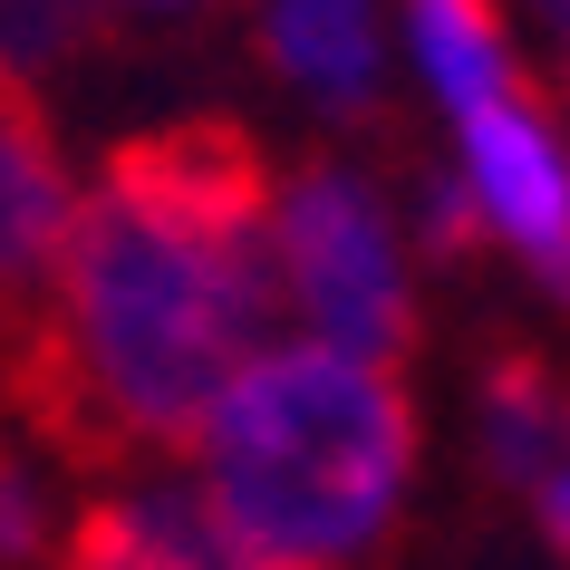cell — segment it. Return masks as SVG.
<instances>
[{
	"instance_id": "obj_10",
	"label": "cell",
	"mask_w": 570,
	"mask_h": 570,
	"mask_svg": "<svg viewBox=\"0 0 570 570\" xmlns=\"http://www.w3.org/2000/svg\"><path fill=\"white\" fill-rule=\"evenodd\" d=\"M88 10L97 0H0V68H49L88 39Z\"/></svg>"
},
{
	"instance_id": "obj_11",
	"label": "cell",
	"mask_w": 570,
	"mask_h": 570,
	"mask_svg": "<svg viewBox=\"0 0 570 570\" xmlns=\"http://www.w3.org/2000/svg\"><path fill=\"white\" fill-rule=\"evenodd\" d=\"M49 551V493H39L30 445L0 435V561H39Z\"/></svg>"
},
{
	"instance_id": "obj_1",
	"label": "cell",
	"mask_w": 570,
	"mask_h": 570,
	"mask_svg": "<svg viewBox=\"0 0 570 570\" xmlns=\"http://www.w3.org/2000/svg\"><path fill=\"white\" fill-rule=\"evenodd\" d=\"M271 165L223 117L146 126L78 194L39 309L10 320L20 406L49 445L126 464L194 445L204 406L271 348Z\"/></svg>"
},
{
	"instance_id": "obj_4",
	"label": "cell",
	"mask_w": 570,
	"mask_h": 570,
	"mask_svg": "<svg viewBox=\"0 0 570 570\" xmlns=\"http://www.w3.org/2000/svg\"><path fill=\"white\" fill-rule=\"evenodd\" d=\"M454 184H464V204L493 242H512L522 262H532L541 291H561L570 301V146L551 136L532 97H483L454 117Z\"/></svg>"
},
{
	"instance_id": "obj_8",
	"label": "cell",
	"mask_w": 570,
	"mask_h": 570,
	"mask_svg": "<svg viewBox=\"0 0 570 570\" xmlns=\"http://www.w3.org/2000/svg\"><path fill=\"white\" fill-rule=\"evenodd\" d=\"M406 49H416L425 88L445 97V117H464V107H483V97L522 88L493 0H406Z\"/></svg>"
},
{
	"instance_id": "obj_3",
	"label": "cell",
	"mask_w": 570,
	"mask_h": 570,
	"mask_svg": "<svg viewBox=\"0 0 570 570\" xmlns=\"http://www.w3.org/2000/svg\"><path fill=\"white\" fill-rule=\"evenodd\" d=\"M271 281L281 309H301V338L396 367L416 348V301L396 262V223L348 165H309L271 194Z\"/></svg>"
},
{
	"instance_id": "obj_13",
	"label": "cell",
	"mask_w": 570,
	"mask_h": 570,
	"mask_svg": "<svg viewBox=\"0 0 570 570\" xmlns=\"http://www.w3.org/2000/svg\"><path fill=\"white\" fill-rule=\"evenodd\" d=\"M126 10H213V0H126Z\"/></svg>"
},
{
	"instance_id": "obj_7",
	"label": "cell",
	"mask_w": 570,
	"mask_h": 570,
	"mask_svg": "<svg viewBox=\"0 0 570 570\" xmlns=\"http://www.w3.org/2000/svg\"><path fill=\"white\" fill-rule=\"evenodd\" d=\"M59 570H242V561L204 522L194 493L146 483V493H107V503L78 512L59 541Z\"/></svg>"
},
{
	"instance_id": "obj_14",
	"label": "cell",
	"mask_w": 570,
	"mask_h": 570,
	"mask_svg": "<svg viewBox=\"0 0 570 570\" xmlns=\"http://www.w3.org/2000/svg\"><path fill=\"white\" fill-rule=\"evenodd\" d=\"M541 10H551V30H561V39H570V0H541Z\"/></svg>"
},
{
	"instance_id": "obj_12",
	"label": "cell",
	"mask_w": 570,
	"mask_h": 570,
	"mask_svg": "<svg viewBox=\"0 0 570 570\" xmlns=\"http://www.w3.org/2000/svg\"><path fill=\"white\" fill-rule=\"evenodd\" d=\"M532 512H541V541L570 561V396H561V454H551V474L532 483Z\"/></svg>"
},
{
	"instance_id": "obj_5",
	"label": "cell",
	"mask_w": 570,
	"mask_h": 570,
	"mask_svg": "<svg viewBox=\"0 0 570 570\" xmlns=\"http://www.w3.org/2000/svg\"><path fill=\"white\" fill-rule=\"evenodd\" d=\"M68 213H78V184H68L59 126H49V107L30 97L20 68H0V309L10 320L39 309L68 242Z\"/></svg>"
},
{
	"instance_id": "obj_6",
	"label": "cell",
	"mask_w": 570,
	"mask_h": 570,
	"mask_svg": "<svg viewBox=\"0 0 570 570\" xmlns=\"http://www.w3.org/2000/svg\"><path fill=\"white\" fill-rule=\"evenodd\" d=\"M262 49L309 107H330V117L377 107V78H387L377 0H262Z\"/></svg>"
},
{
	"instance_id": "obj_9",
	"label": "cell",
	"mask_w": 570,
	"mask_h": 570,
	"mask_svg": "<svg viewBox=\"0 0 570 570\" xmlns=\"http://www.w3.org/2000/svg\"><path fill=\"white\" fill-rule=\"evenodd\" d=\"M483 454L522 493L551 474V454H561V387L532 358H493V377H483Z\"/></svg>"
},
{
	"instance_id": "obj_2",
	"label": "cell",
	"mask_w": 570,
	"mask_h": 570,
	"mask_svg": "<svg viewBox=\"0 0 570 570\" xmlns=\"http://www.w3.org/2000/svg\"><path fill=\"white\" fill-rule=\"evenodd\" d=\"M416 483V406L396 367L271 338L194 425V503L242 570H387Z\"/></svg>"
}]
</instances>
